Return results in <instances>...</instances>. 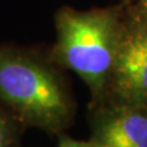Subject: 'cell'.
Segmentation results:
<instances>
[{
  "mask_svg": "<svg viewBox=\"0 0 147 147\" xmlns=\"http://www.w3.org/2000/svg\"><path fill=\"white\" fill-rule=\"evenodd\" d=\"M58 147H98V146L91 139L84 141V140H77V139H74V137L61 134L60 139H59Z\"/></svg>",
  "mask_w": 147,
  "mask_h": 147,
  "instance_id": "8992f818",
  "label": "cell"
},
{
  "mask_svg": "<svg viewBox=\"0 0 147 147\" xmlns=\"http://www.w3.org/2000/svg\"><path fill=\"white\" fill-rule=\"evenodd\" d=\"M0 103L25 127L53 135L75 120L76 102L59 66L26 47L0 43Z\"/></svg>",
  "mask_w": 147,
  "mask_h": 147,
  "instance_id": "6da1fadb",
  "label": "cell"
},
{
  "mask_svg": "<svg viewBox=\"0 0 147 147\" xmlns=\"http://www.w3.org/2000/svg\"><path fill=\"white\" fill-rule=\"evenodd\" d=\"M131 0H120V3H124V4H127V3H130Z\"/></svg>",
  "mask_w": 147,
  "mask_h": 147,
  "instance_id": "52a82bcc",
  "label": "cell"
},
{
  "mask_svg": "<svg viewBox=\"0 0 147 147\" xmlns=\"http://www.w3.org/2000/svg\"><path fill=\"white\" fill-rule=\"evenodd\" d=\"M141 1H145V3H147V0H141Z\"/></svg>",
  "mask_w": 147,
  "mask_h": 147,
  "instance_id": "ba28073f",
  "label": "cell"
},
{
  "mask_svg": "<svg viewBox=\"0 0 147 147\" xmlns=\"http://www.w3.org/2000/svg\"><path fill=\"white\" fill-rule=\"evenodd\" d=\"M25 129L10 113L0 108V147H22Z\"/></svg>",
  "mask_w": 147,
  "mask_h": 147,
  "instance_id": "5b68a950",
  "label": "cell"
},
{
  "mask_svg": "<svg viewBox=\"0 0 147 147\" xmlns=\"http://www.w3.org/2000/svg\"><path fill=\"white\" fill-rule=\"evenodd\" d=\"M124 7V3L88 10L61 6L54 15L55 42L48 55L84 81L92 103L104 96L121 36Z\"/></svg>",
  "mask_w": 147,
  "mask_h": 147,
  "instance_id": "7a4b0ae2",
  "label": "cell"
},
{
  "mask_svg": "<svg viewBox=\"0 0 147 147\" xmlns=\"http://www.w3.org/2000/svg\"><path fill=\"white\" fill-rule=\"evenodd\" d=\"M100 102L147 109V3L145 1L131 0L125 4L121 36Z\"/></svg>",
  "mask_w": 147,
  "mask_h": 147,
  "instance_id": "3957f363",
  "label": "cell"
},
{
  "mask_svg": "<svg viewBox=\"0 0 147 147\" xmlns=\"http://www.w3.org/2000/svg\"><path fill=\"white\" fill-rule=\"evenodd\" d=\"M90 127V139L98 147H147L146 108L91 103Z\"/></svg>",
  "mask_w": 147,
  "mask_h": 147,
  "instance_id": "277c9868",
  "label": "cell"
}]
</instances>
